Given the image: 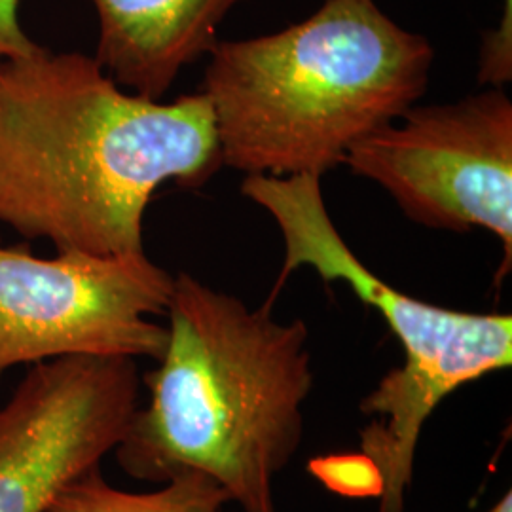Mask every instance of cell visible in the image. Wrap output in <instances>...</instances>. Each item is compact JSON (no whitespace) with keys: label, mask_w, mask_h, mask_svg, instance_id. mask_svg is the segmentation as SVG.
I'll use <instances>...</instances> for the list:
<instances>
[{"label":"cell","mask_w":512,"mask_h":512,"mask_svg":"<svg viewBox=\"0 0 512 512\" xmlns=\"http://www.w3.org/2000/svg\"><path fill=\"white\" fill-rule=\"evenodd\" d=\"M382 186L421 226L501 241L499 285L512 268V101L488 88L456 103L406 110L359 141L344 160Z\"/></svg>","instance_id":"cell-6"},{"label":"cell","mask_w":512,"mask_h":512,"mask_svg":"<svg viewBox=\"0 0 512 512\" xmlns=\"http://www.w3.org/2000/svg\"><path fill=\"white\" fill-rule=\"evenodd\" d=\"M241 194L270 213L285 241L283 270L266 304L274 306L289 275L311 268L325 283H346L399 338L403 365L359 404L368 418L359 448L382 480L378 512H403L421 431L433 412L459 387L512 365L511 315L440 308L389 285L340 236L317 175H245Z\"/></svg>","instance_id":"cell-4"},{"label":"cell","mask_w":512,"mask_h":512,"mask_svg":"<svg viewBox=\"0 0 512 512\" xmlns=\"http://www.w3.org/2000/svg\"><path fill=\"white\" fill-rule=\"evenodd\" d=\"M486 512H512V494L511 490L501 495V499L495 503L492 509H488Z\"/></svg>","instance_id":"cell-13"},{"label":"cell","mask_w":512,"mask_h":512,"mask_svg":"<svg viewBox=\"0 0 512 512\" xmlns=\"http://www.w3.org/2000/svg\"><path fill=\"white\" fill-rule=\"evenodd\" d=\"M165 315L164 355L143 378L148 403L114 450L120 469L156 484L196 471L239 512H277V476L304 439L310 330L184 272Z\"/></svg>","instance_id":"cell-2"},{"label":"cell","mask_w":512,"mask_h":512,"mask_svg":"<svg viewBox=\"0 0 512 512\" xmlns=\"http://www.w3.org/2000/svg\"><path fill=\"white\" fill-rule=\"evenodd\" d=\"M512 80V0H501V18L480 46L478 82L503 88Z\"/></svg>","instance_id":"cell-11"},{"label":"cell","mask_w":512,"mask_h":512,"mask_svg":"<svg viewBox=\"0 0 512 512\" xmlns=\"http://www.w3.org/2000/svg\"><path fill=\"white\" fill-rule=\"evenodd\" d=\"M175 277L147 253L40 258L0 245V382L19 365L73 355L154 359L164 355Z\"/></svg>","instance_id":"cell-5"},{"label":"cell","mask_w":512,"mask_h":512,"mask_svg":"<svg viewBox=\"0 0 512 512\" xmlns=\"http://www.w3.org/2000/svg\"><path fill=\"white\" fill-rule=\"evenodd\" d=\"M222 165L213 110L124 92L93 55L0 63V222L57 251L145 253L143 222L162 184L200 188Z\"/></svg>","instance_id":"cell-1"},{"label":"cell","mask_w":512,"mask_h":512,"mask_svg":"<svg viewBox=\"0 0 512 512\" xmlns=\"http://www.w3.org/2000/svg\"><path fill=\"white\" fill-rule=\"evenodd\" d=\"M99 21L95 59L129 92L162 99L184 67L215 48L243 0H88Z\"/></svg>","instance_id":"cell-8"},{"label":"cell","mask_w":512,"mask_h":512,"mask_svg":"<svg viewBox=\"0 0 512 512\" xmlns=\"http://www.w3.org/2000/svg\"><path fill=\"white\" fill-rule=\"evenodd\" d=\"M311 473L332 492L348 497H374L382 494V480L376 467L359 452L349 456H329L311 461Z\"/></svg>","instance_id":"cell-10"},{"label":"cell","mask_w":512,"mask_h":512,"mask_svg":"<svg viewBox=\"0 0 512 512\" xmlns=\"http://www.w3.org/2000/svg\"><path fill=\"white\" fill-rule=\"evenodd\" d=\"M141 385L129 357L31 366L0 406V512H46L67 484L99 469L126 437Z\"/></svg>","instance_id":"cell-7"},{"label":"cell","mask_w":512,"mask_h":512,"mask_svg":"<svg viewBox=\"0 0 512 512\" xmlns=\"http://www.w3.org/2000/svg\"><path fill=\"white\" fill-rule=\"evenodd\" d=\"M19 2L21 0H0V63L37 54L42 48L21 27Z\"/></svg>","instance_id":"cell-12"},{"label":"cell","mask_w":512,"mask_h":512,"mask_svg":"<svg viewBox=\"0 0 512 512\" xmlns=\"http://www.w3.org/2000/svg\"><path fill=\"white\" fill-rule=\"evenodd\" d=\"M433 59L431 42L376 0H325L272 35L219 40L200 92L213 110L222 165L323 177L420 101Z\"/></svg>","instance_id":"cell-3"},{"label":"cell","mask_w":512,"mask_h":512,"mask_svg":"<svg viewBox=\"0 0 512 512\" xmlns=\"http://www.w3.org/2000/svg\"><path fill=\"white\" fill-rule=\"evenodd\" d=\"M230 497L213 478L188 471L154 492H126L110 486L93 469L55 495L46 512H226Z\"/></svg>","instance_id":"cell-9"}]
</instances>
